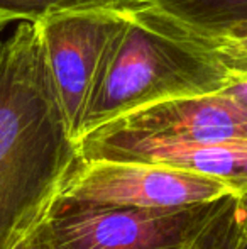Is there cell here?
<instances>
[{
  "mask_svg": "<svg viewBox=\"0 0 247 249\" xmlns=\"http://www.w3.org/2000/svg\"><path fill=\"white\" fill-rule=\"evenodd\" d=\"M78 160L36 27L19 22L0 37V249L41 226Z\"/></svg>",
  "mask_w": 247,
  "mask_h": 249,
  "instance_id": "cell-1",
  "label": "cell"
},
{
  "mask_svg": "<svg viewBox=\"0 0 247 249\" xmlns=\"http://www.w3.org/2000/svg\"><path fill=\"white\" fill-rule=\"evenodd\" d=\"M242 78L247 50L234 37L190 27L149 2L125 9L103 53L80 138L146 105L217 93Z\"/></svg>",
  "mask_w": 247,
  "mask_h": 249,
  "instance_id": "cell-2",
  "label": "cell"
},
{
  "mask_svg": "<svg viewBox=\"0 0 247 249\" xmlns=\"http://www.w3.org/2000/svg\"><path fill=\"white\" fill-rule=\"evenodd\" d=\"M227 197L139 209L58 195L41 227L53 249H191Z\"/></svg>",
  "mask_w": 247,
  "mask_h": 249,
  "instance_id": "cell-3",
  "label": "cell"
},
{
  "mask_svg": "<svg viewBox=\"0 0 247 249\" xmlns=\"http://www.w3.org/2000/svg\"><path fill=\"white\" fill-rule=\"evenodd\" d=\"M234 194L224 181L168 164L78 160L60 195L120 207L173 209L214 202Z\"/></svg>",
  "mask_w": 247,
  "mask_h": 249,
  "instance_id": "cell-4",
  "label": "cell"
},
{
  "mask_svg": "<svg viewBox=\"0 0 247 249\" xmlns=\"http://www.w3.org/2000/svg\"><path fill=\"white\" fill-rule=\"evenodd\" d=\"M125 9L63 10L34 22L66 122L78 141L100 63Z\"/></svg>",
  "mask_w": 247,
  "mask_h": 249,
  "instance_id": "cell-5",
  "label": "cell"
},
{
  "mask_svg": "<svg viewBox=\"0 0 247 249\" xmlns=\"http://www.w3.org/2000/svg\"><path fill=\"white\" fill-rule=\"evenodd\" d=\"M247 139V112L225 92L146 105L78 139V146L119 142H208Z\"/></svg>",
  "mask_w": 247,
  "mask_h": 249,
  "instance_id": "cell-6",
  "label": "cell"
},
{
  "mask_svg": "<svg viewBox=\"0 0 247 249\" xmlns=\"http://www.w3.org/2000/svg\"><path fill=\"white\" fill-rule=\"evenodd\" d=\"M80 160H125L161 163L227 183L235 194L247 188V139L183 144V142H119L78 146Z\"/></svg>",
  "mask_w": 247,
  "mask_h": 249,
  "instance_id": "cell-7",
  "label": "cell"
},
{
  "mask_svg": "<svg viewBox=\"0 0 247 249\" xmlns=\"http://www.w3.org/2000/svg\"><path fill=\"white\" fill-rule=\"evenodd\" d=\"M183 24L225 36L247 24V0H146Z\"/></svg>",
  "mask_w": 247,
  "mask_h": 249,
  "instance_id": "cell-8",
  "label": "cell"
},
{
  "mask_svg": "<svg viewBox=\"0 0 247 249\" xmlns=\"http://www.w3.org/2000/svg\"><path fill=\"white\" fill-rule=\"evenodd\" d=\"M146 0H0V31L12 22L34 24L46 14L86 9H131Z\"/></svg>",
  "mask_w": 247,
  "mask_h": 249,
  "instance_id": "cell-9",
  "label": "cell"
},
{
  "mask_svg": "<svg viewBox=\"0 0 247 249\" xmlns=\"http://www.w3.org/2000/svg\"><path fill=\"white\" fill-rule=\"evenodd\" d=\"M244 232V222L239 212L237 198L229 195L217 215L201 232L191 249H239Z\"/></svg>",
  "mask_w": 247,
  "mask_h": 249,
  "instance_id": "cell-10",
  "label": "cell"
},
{
  "mask_svg": "<svg viewBox=\"0 0 247 249\" xmlns=\"http://www.w3.org/2000/svg\"><path fill=\"white\" fill-rule=\"evenodd\" d=\"M16 249H53V246L48 241L46 234H44L43 227H37L27 239H24Z\"/></svg>",
  "mask_w": 247,
  "mask_h": 249,
  "instance_id": "cell-11",
  "label": "cell"
},
{
  "mask_svg": "<svg viewBox=\"0 0 247 249\" xmlns=\"http://www.w3.org/2000/svg\"><path fill=\"white\" fill-rule=\"evenodd\" d=\"M222 92L227 93L235 104H239L247 112V78H242V80H239V82L232 83L231 87H227V89L222 90Z\"/></svg>",
  "mask_w": 247,
  "mask_h": 249,
  "instance_id": "cell-12",
  "label": "cell"
},
{
  "mask_svg": "<svg viewBox=\"0 0 247 249\" xmlns=\"http://www.w3.org/2000/svg\"><path fill=\"white\" fill-rule=\"evenodd\" d=\"M225 36L234 37V39L237 41L242 48H246L247 50V24H242V26L235 27V29H232L229 34H225Z\"/></svg>",
  "mask_w": 247,
  "mask_h": 249,
  "instance_id": "cell-13",
  "label": "cell"
},
{
  "mask_svg": "<svg viewBox=\"0 0 247 249\" xmlns=\"http://www.w3.org/2000/svg\"><path fill=\"white\" fill-rule=\"evenodd\" d=\"M235 198H237V207H239V212L242 215V220H244V226L247 229V188L239 194H235Z\"/></svg>",
  "mask_w": 247,
  "mask_h": 249,
  "instance_id": "cell-14",
  "label": "cell"
},
{
  "mask_svg": "<svg viewBox=\"0 0 247 249\" xmlns=\"http://www.w3.org/2000/svg\"><path fill=\"white\" fill-rule=\"evenodd\" d=\"M244 222V220H242ZM239 249H247V229L244 226V232H242V241H241V246H239Z\"/></svg>",
  "mask_w": 247,
  "mask_h": 249,
  "instance_id": "cell-15",
  "label": "cell"
}]
</instances>
